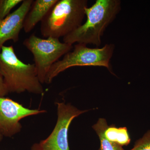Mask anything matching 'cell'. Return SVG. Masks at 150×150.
<instances>
[{
    "label": "cell",
    "instance_id": "6da1fadb",
    "mask_svg": "<svg viewBox=\"0 0 150 150\" xmlns=\"http://www.w3.org/2000/svg\"><path fill=\"white\" fill-rule=\"evenodd\" d=\"M121 9L119 0H96L91 7L85 9V22L63 38V42L72 45L75 43L93 44L98 48L105 29Z\"/></svg>",
    "mask_w": 150,
    "mask_h": 150
},
{
    "label": "cell",
    "instance_id": "7a4b0ae2",
    "mask_svg": "<svg viewBox=\"0 0 150 150\" xmlns=\"http://www.w3.org/2000/svg\"><path fill=\"white\" fill-rule=\"evenodd\" d=\"M0 74L9 93H43L35 64H25L21 61L13 46H3L0 51Z\"/></svg>",
    "mask_w": 150,
    "mask_h": 150
},
{
    "label": "cell",
    "instance_id": "3957f363",
    "mask_svg": "<svg viewBox=\"0 0 150 150\" xmlns=\"http://www.w3.org/2000/svg\"><path fill=\"white\" fill-rule=\"evenodd\" d=\"M87 0H58L41 21L43 37L59 38L68 35L82 24Z\"/></svg>",
    "mask_w": 150,
    "mask_h": 150
},
{
    "label": "cell",
    "instance_id": "277c9868",
    "mask_svg": "<svg viewBox=\"0 0 150 150\" xmlns=\"http://www.w3.org/2000/svg\"><path fill=\"white\" fill-rule=\"evenodd\" d=\"M114 49L113 44H106L100 48H90L85 44L77 43L72 51L68 52L62 60L53 65L46 76L45 83H51L60 73L73 67H104L112 73L110 62Z\"/></svg>",
    "mask_w": 150,
    "mask_h": 150
},
{
    "label": "cell",
    "instance_id": "5b68a950",
    "mask_svg": "<svg viewBox=\"0 0 150 150\" xmlns=\"http://www.w3.org/2000/svg\"><path fill=\"white\" fill-rule=\"evenodd\" d=\"M23 44L33 54L38 76L41 83H45L51 67L59 59L71 51L73 46L62 42L59 38H42L32 34Z\"/></svg>",
    "mask_w": 150,
    "mask_h": 150
},
{
    "label": "cell",
    "instance_id": "8992f818",
    "mask_svg": "<svg viewBox=\"0 0 150 150\" xmlns=\"http://www.w3.org/2000/svg\"><path fill=\"white\" fill-rule=\"evenodd\" d=\"M57 122L52 133L39 143L41 150H70L68 131L72 121L76 117L88 110H81L70 104L56 103Z\"/></svg>",
    "mask_w": 150,
    "mask_h": 150
},
{
    "label": "cell",
    "instance_id": "52a82bcc",
    "mask_svg": "<svg viewBox=\"0 0 150 150\" xmlns=\"http://www.w3.org/2000/svg\"><path fill=\"white\" fill-rule=\"evenodd\" d=\"M45 112L29 109L11 98L0 97V135L9 137L14 136L21 130V120Z\"/></svg>",
    "mask_w": 150,
    "mask_h": 150
},
{
    "label": "cell",
    "instance_id": "ba28073f",
    "mask_svg": "<svg viewBox=\"0 0 150 150\" xmlns=\"http://www.w3.org/2000/svg\"><path fill=\"white\" fill-rule=\"evenodd\" d=\"M33 1L23 0L18 8L0 21V51L8 40H12L14 43L18 41L20 33L23 28L25 17Z\"/></svg>",
    "mask_w": 150,
    "mask_h": 150
},
{
    "label": "cell",
    "instance_id": "9c48e42d",
    "mask_svg": "<svg viewBox=\"0 0 150 150\" xmlns=\"http://www.w3.org/2000/svg\"><path fill=\"white\" fill-rule=\"evenodd\" d=\"M58 0H35L25 17L23 23V30L28 33L34 29L36 25L42 21L48 12Z\"/></svg>",
    "mask_w": 150,
    "mask_h": 150
},
{
    "label": "cell",
    "instance_id": "30bf717a",
    "mask_svg": "<svg viewBox=\"0 0 150 150\" xmlns=\"http://www.w3.org/2000/svg\"><path fill=\"white\" fill-rule=\"evenodd\" d=\"M105 118H100L96 123L93 126L100 141L99 150H125L121 145L108 139L105 136V132L108 127Z\"/></svg>",
    "mask_w": 150,
    "mask_h": 150
},
{
    "label": "cell",
    "instance_id": "8fae6325",
    "mask_svg": "<svg viewBox=\"0 0 150 150\" xmlns=\"http://www.w3.org/2000/svg\"><path fill=\"white\" fill-rule=\"evenodd\" d=\"M105 136L108 139L122 146H127L131 142V139L126 127L117 128L114 125L108 126L105 132Z\"/></svg>",
    "mask_w": 150,
    "mask_h": 150
},
{
    "label": "cell",
    "instance_id": "7c38bea8",
    "mask_svg": "<svg viewBox=\"0 0 150 150\" xmlns=\"http://www.w3.org/2000/svg\"><path fill=\"white\" fill-rule=\"evenodd\" d=\"M23 0H0V21L6 18L11 13L15 7L23 2Z\"/></svg>",
    "mask_w": 150,
    "mask_h": 150
},
{
    "label": "cell",
    "instance_id": "4fadbf2b",
    "mask_svg": "<svg viewBox=\"0 0 150 150\" xmlns=\"http://www.w3.org/2000/svg\"><path fill=\"white\" fill-rule=\"evenodd\" d=\"M130 150H150V130L136 141L134 147Z\"/></svg>",
    "mask_w": 150,
    "mask_h": 150
},
{
    "label": "cell",
    "instance_id": "5bb4252c",
    "mask_svg": "<svg viewBox=\"0 0 150 150\" xmlns=\"http://www.w3.org/2000/svg\"><path fill=\"white\" fill-rule=\"evenodd\" d=\"M9 93L5 83L2 75L0 74V97H5Z\"/></svg>",
    "mask_w": 150,
    "mask_h": 150
},
{
    "label": "cell",
    "instance_id": "9a60e30c",
    "mask_svg": "<svg viewBox=\"0 0 150 150\" xmlns=\"http://www.w3.org/2000/svg\"><path fill=\"white\" fill-rule=\"evenodd\" d=\"M31 150H41L39 143L38 144L36 143L33 145Z\"/></svg>",
    "mask_w": 150,
    "mask_h": 150
},
{
    "label": "cell",
    "instance_id": "2e32d148",
    "mask_svg": "<svg viewBox=\"0 0 150 150\" xmlns=\"http://www.w3.org/2000/svg\"><path fill=\"white\" fill-rule=\"evenodd\" d=\"M3 137H4L2 136V135H0V142L2 140Z\"/></svg>",
    "mask_w": 150,
    "mask_h": 150
}]
</instances>
